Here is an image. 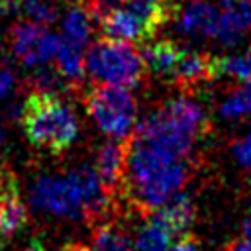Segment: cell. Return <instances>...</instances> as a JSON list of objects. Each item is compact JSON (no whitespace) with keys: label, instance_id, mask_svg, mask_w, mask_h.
<instances>
[{"label":"cell","instance_id":"obj_1","mask_svg":"<svg viewBox=\"0 0 251 251\" xmlns=\"http://www.w3.org/2000/svg\"><path fill=\"white\" fill-rule=\"evenodd\" d=\"M127 169L122 192L143 212H153L180 192L188 180L184 159L127 139Z\"/></svg>","mask_w":251,"mask_h":251},{"label":"cell","instance_id":"obj_2","mask_svg":"<svg viewBox=\"0 0 251 251\" xmlns=\"http://www.w3.org/2000/svg\"><path fill=\"white\" fill-rule=\"evenodd\" d=\"M110 198L88 165L63 176H39L31 186L33 208L75 220H100L110 208Z\"/></svg>","mask_w":251,"mask_h":251},{"label":"cell","instance_id":"obj_3","mask_svg":"<svg viewBox=\"0 0 251 251\" xmlns=\"http://www.w3.org/2000/svg\"><path fill=\"white\" fill-rule=\"evenodd\" d=\"M206 127V114L194 100L173 98L161 110L149 114L135 127L131 139L176 159H184Z\"/></svg>","mask_w":251,"mask_h":251},{"label":"cell","instance_id":"obj_4","mask_svg":"<svg viewBox=\"0 0 251 251\" xmlns=\"http://www.w3.org/2000/svg\"><path fill=\"white\" fill-rule=\"evenodd\" d=\"M22 124L27 139L51 153L65 151L78 135L75 110L55 94L31 92L22 106Z\"/></svg>","mask_w":251,"mask_h":251},{"label":"cell","instance_id":"obj_5","mask_svg":"<svg viewBox=\"0 0 251 251\" xmlns=\"http://www.w3.org/2000/svg\"><path fill=\"white\" fill-rule=\"evenodd\" d=\"M86 73L102 84L129 88L143 78L145 61L131 43L102 39L86 53Z\"/></svg>","mask_w":251,"mask_h":251},{"label":"cell","instance_id":"obj_6","mask_svg":"<svg viewBox=\"0 0 251 251\" xmlns=\"http://www.w3.org/2000/svg\"><path fill=\"white\" fill-rule=\"evenodd\" d=\"M84 106L94 124L112 139H129L135 124V98L124 86L98 84L86 98Z\"/></svg>","mask_w":251,"mask_h":251},{"label":"cell","instance_id":"obj_7","mask_svg":"<svg viewBox=\"0 0 251 251\" xmlns=\"http://www.w3.org/2000/svg\"><path fill=\"white\" fill-rule=\"evenodd\" d=\"M61 37L55 35L45 25H35L29 22H22L12 29L10 47L14 57L24 67H45L51 59H55Z\"/></svg>","mask_w":251,"mask_h":251},{"label":"cell","instance_id":"obj_8","mask_svg":"<svg viewBox=\"0 0 251 251\" xmlns=\"http://www.w3.org/2000/svg\"><path fill=\"white\" fill-rule=\"evenodd\" d=\"M127 139H112L106 141L98 153H96V163H94V173L102 184V188L114 196L116 192L122 190L124 178H126V169H127Z\"/></svg>","mask_w":251,"mask_h":251},{"label":"cell","instance_id":"obj_9","mask_svg":"<svg viewBox=\"0 0 251 251\" xmlns=\"http://www.w3.org/2000/svg\"><path fill=\"white\" fill-rule=\"evenodd\" d=\"M251 27V0H220V24L216 39L231 47Z\"/></svg>","mask_w":251,"mask_h":251},{"label":"cell","instance_id":"obj_10","mask_svg":"<svg viewBox=\"0 0 251 251\" xmlns=\"http://www.w3.org/2000/svg\"><path fill=\"white\" fill-rule=\"evenodd\" d=\"M220 24V10L204 0L188 2L176 20V29L188 37H214Z\"/></svg>","mask_w":251,"mask_h":251},{"label":"cell","instance_id":"obj_11","mask_svg":"<svg viewBox=\"0 0 251 251\" xmlns=\"http://www.w3.org/2000/svg\"><path fill=\"white\" fill-rule=\"evenodd\" d=\"M27 222V210L12 176H0V239L14 237Z\"/></svg>","mask_w":251,"mask_h":251},{"label":"cell","instance_id":"obj_12","mask_svg":"<svg viewBox=\"0 0 251 251\" xmlns=\"http://www.w3.org/2000/svg\"><path fill=\"white\" fill-rule=\"evenodd\" d=\"M149 218L155 220L157 224H161L173 237L175 235L184 237V233L188 231V227L192 226V222L196 218V212H194L192 200L186 194L178 192L173 198H169L163 206L153 210L149 214Z\"/></svg>","mask_w":251,"mask_h":251},{"label":"cell","instance_id":"obj_13","mask_svg":"<svg viewBox=\"0 0 251 251\" xmlns=\"http://www.w3.org/2000/svg\"><path fill=\"white\" fill-rule=\"evenodd\" d=\"M100 24H102V31H104L106 39H112V41L129 43V41H139V39L153 35L149 31V27L126 4L118 10H114L110 16H106Z\"/></svg>","mask_w":251,"mask_h":251},{"label":"cell","instance_id":"obj_14","mask_svg":"<svg viewBox=\"0 0 251 251\" xmlns=\"http://www.w3.org/2000/svg\"><path fill=\"white\" fill-rule=\"evenodd\" d=\"M214 57L208 53L192 51L180 47L178 59L175 63V69L171 73V78L178 84H198L214 78Z\"/></svg>","mask_w":251,"mask_h":251},{"label":"cell","instance_id":"obj_15","mask_svg":"<svg viewBox=\"0 0 251 251\" xmlns=\"http://www.w3.org/2000/svg\"><path fill=\"white\" fill-rule=\"evenodd\" d=\"M90 33H92V24H90V16L84 12V8L73 6L63 14L61 41L84 49V45L90 39Z\"/></svg>","mask_w":251,"mask_h":251},{"label":"cell","instance_id":"obj_16","mask_svg":"<svg viewBox=\"0 0 251 251\" xmlns=\"http://www.w3.org/2000/svg\"><path fill=\"white\" fill-rule=\"evenodd\" d=\"M178 53H180V45H176L175 41L163 39L145 47L143 61H145V67H149L153 73L161 76H171L175 63L178 59Z\"/></svg>","mask_w":251,"mask_h":251},{"label":"cell","instance_id":"obj_17","mask_svg":"<svg viewBox=\"0 0 251 251\" xmlns=\"http://www.w3.org/2000/svg\"><path fill=\"white\" fill-rule=\"evenodd\" d=\"M55 61H57V71L67 80V84H78L82 80L86 73V57L80 47L61 41Z\"/></svg>","mask_w":251,"mask_h":251},{"label":"cell","instance_id":"obj_18","mask_svg":"<svg viewBox=\"0 0 251 251\" xmlns=\"http://www.w3.org/2000/svg\"><path fill=\"white\" fill-rule=\"evenodd\" d=\"M82 251H133V243L118 226L104 224L94 229L90 243Z\"/></svg>","mask_w":251,"mask_h":251},{"label":"cell","instance_id":"obj_19","mask_svg":"<svg viewBox=\"0 0 251 251\" xmlns=\"http://www.w3.org/2000/svg\"><path fill=\"white\" fill-rule=\"evenodd\" d=\"M171 239L173 235L161 224L149 218L135 235L133 251H167L173 245Z\"/></svg>","mask_w":251,"mask_h":251},{"label":"cell","instance_id":"obj_20","mask_svg":"<svg viewBox=\"0 0 251 251\" xmlns=\"http://www.w3.org/2000/svg\"><path fill=\"white\" fill-rule=\"evenodd\" d=\"M214 73L216 76L226 75L241 82H251V47H247L243 53L237 55L214 57Z\"/></svg>","mask_w":251,"mask_h":251},{"label":"cell","instance_id":"obj_21","mask_svg":"<svg viewBox=\"0 0 251 251\" xmlns=\"http://www.w3.org/2000/svg\"><path fill=\"white\" fill-rule=\"evenodd\" d=\"M220 114L224 118H243L251 114V82L231 88L220 104Z\"/></svg>","mask_w":251,"mask_h":251},{"label":"cell","instance_id":"obj_22","mask_svg":"<svg viewBox=\"0 0 251 251\" xmlns=\"http://www.w3.org/2000/svg\"><path fill=\"white\" fill-rule=\"evenodd\" d=\"M18 12L35 25H49L57 20V6L53 0H20Z\"/></svg>","mask_w":251,"mask_h":251},{"label":"cell","instance_id":"obj_23","mask_svg":"<svg viewBox=\"0 0 251 251\" xmlns=\"http://www.w3.org/2000/svg\"><path fill=\"white\" fill-rule=\"evenodd\" d=\"M29 80H31L33 92H39V94L59 96L69 86L67 80L61 76V73L57 69H51V67H37Z\"/></svg>","mask_w":251,"mask_h":251},{"label":"cell","instance_id":"obj_24","mask_svg":"<svg viewBox=\"0 0 251 251\" xmlns=\"http://www.w3.org/2000/svg\"><path fill=\"white\" fill-rule=\"evenodd\" d=\"M124 2H126V0H80L84 12H86L90 18L98 20V22H102V20H104L106 16H110L114 10L122 8Z\"/></svg>","mask_w":251,"mask_h":251},{"label":"cell","instance_id":"obj_25","mask_svg":"<svg viewBox=\"0 0 251 251\" xmlns=\"http://www.w3.org/2000/svg\"><path fill=\"white\" fill-rule=\"evenodd\" d=\"M16 82H18V78H16L14 69H12L8 63L2 65V67H0V100L10 98V94H12L14 88H16Z\"/></svg>","mask_w":251,"mask_h":251},{"label":"cell","instance_id":"obj_26","mask_svg":"<svg viewBox=\"0 0 251 251\" xmlns=\"http://www.w3.org/2000/svg\"><path fill=\"white\" fill-rule=\"evenodd\" d=\"M233 155H235V159L243 165V167H247V169H251V131L247 133V135H243V137H239L235 143H233Z\"/></svg>","mask_w":251,"mask_h":251},{"label":"cell","instance_id":"obj_27","mask_svg":"<svg viewBox=\"0 0 251 251\" xmlns=\"http://www.w3.org/2000/svg\"><path fill=\"white\" fill-rule=\"evenodd\" d=\"M167 251H198V249H196V243L192 241V237L184 235V237H180L176 243H173Z\"/></svg>","mask_w":251,"mask_h":251},{"label":"cell","instance_id":"obj_28","mask_svg":"<svg viewBox=\"0 0 251 251\" xmlns=\"http://www.w3.org/2000/svg\"><path fill=\"white\" fill-rule=\"evenodd\" d=\"M18 4L20 0H0V10L2 12H18Z\"/></svg>","mask_w":251,"mask_h":251},{"label":"cell","instance_id":"obj_29","mask_svg":"<svg viewBox=\"0 0 251 251\" xmlns=\"http://www.w3.org/2000/svg\"><path fill=\"white\" fill-rule=\"evenodd\" d=\"M24 251H49V249H47V247H45V245H43L39 239H33V241H31V243H29V245H27Z\"/></svg>","mask_w":251,"mask_h":251},{"label":"cell","instance_id":"obj_30","mask_svg":"<svg viewBox=\"0 0 251 251\" xmlns=\"http://www.w3.org/2000/svg\"><path fill=\"white\" fill-rule=\"evenodd\" d=\"M231 251H251V241H247V239L237 241V243L233 245V249H231Z\"/></svg>","mask_w":251,"mask_h":251},{"label":"cell","instance_id":"obj_31","mask_svg":"<svg viewBox=\"0 0 251 251\" xmlns=\"http://www.w3.org/2000/svg\"><path fill=\"white\" fill-rule=\"evenodd\" d=\"M243 239L251 241V218L243 222Z\"/></svg>","mask_w":251,"mask_h":251},{"label":"cell","instance_id":"obj_32","mask_svg":"<svg viewBox=\"0 0 251 251\" xmlns=\"http://www.w3.org/2000/svg\"><path fill=\"white\" fill-rule=\"evenodd\" d=\"M2 65H6V53H4V45H2V41H0V67Z\"/></svg>","mask_w":251,"mask_h":251},{"label":"cell","instance_id":"obj_33","mask_svg":"<svg viewBox=\"0 0 251 251\" xmlns=\"http://www.w3.org/2000/svg\"><path fill=\"white\" fill-rule=\"evenodd\" d=\"M4 141V126H2V120H0V143Z\"/></svg>","mask_w":251,"mask_h":251}]
</instances>
